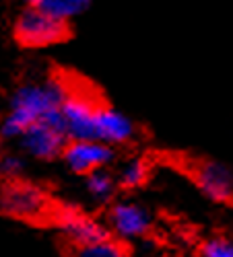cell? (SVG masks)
Listing matches in <instances>:
<instances>
[{
  "mask_svg": "<svg viewBox=\"0 0 233 257\" xmlns=\"http://www.w3.org/2000/svg\"><path fill=\"white\" fill-rule=\"evenodd\" d=\"M64 78H48L39 82H25L15 91L9 103V111L0 123L5 138H19L27 125L35 121H48L62 127L60 107L68 93Z\"/></svg>",
  "mask_w": 233,
  "mask_h": 257,
  "instance_id": "cell-1",
  "label": "cell"
},
{
  "mask_svg": "<svg viewBox=\"0 0 233 257\" xmlns=\"http://www.w3.org/2000/svg\"><path fill=\"white\" fill-rule=\"evenodd\" d=\"M0 212L15 220L44 222L52 216V206L39 187L13 179L0 187Z\"/></svg>",
  "mask_w": 233,
  "mask_h": 257,
  "instance_id": "cell-2",
  "label": "cell"
},
{
  "mask_svg": "<svg viewBox=\"0 0 233 257\" xmlns=\"http://www.w3.org/2000/svg\"><path fill=\"white\" fill-rule=\"evenodd\" d=\"M101 101L95 95L68 84V93L60 107L62 132L68 140H93L95 132V113Z\"/></svg>",
  "mask_w": 233,
  "mask_h": 257,
  "instance_id": "cell-3",
  "label": "cell"
},
{
  "mask_svg": "<svg viewBox=\"0 0 233 257\" xmlns=\"http://www.w3.org/2000/svg\"><path fill=\"white\" fill-rule=\"evenodd\" d=\"M17 39L23 46L29 48H46L60 44L62 39H66L68 35V25L62 21L46 15L41 9L33 7L21 15L17 21Z\"/></svg>",
  "mask_w": 233,
  "mask_h": 257,
  "instance_id": "cell-4",
  "label": "cell"
},
{
  "mask_svg": "<svg viewBox=\"0 0 233 257\" xmlns=\"http://www.w3.org/2000/svg\"><path fill=\"white\" fill-rule=\"evenodd\" d=\"M112 237L120 241H136L149 237L153 230V216L142 204L132 200L114 202L108 214Z\"/></svg>",
  "mask_w": 233,
  "mask_h": 257,
  "instance_id": "cell-5",
  "label": "cell"
},
{
  "mask_svg": "<svg viewBox=\"0 0 233 257\" xmlns=\"http://www.w3.org/2000/svg\"><path fill=\"white\" fill-rule=\"evenodd\" d=\"M114 157V148L97 140H68L60 155L64 167L74 175H89L97 169H108Z\"/></svg>",
  "mask_w": 233,
  "mask_h": 257,
  "instance_id": "cell-6",
  "label": "cell"
},
{
  "mask_svg": "<svg viewBox=\"0 0 233 257\" xmlns=\"http://www.w3.org/2000/svg\"><path fill=\"white\" fill-rule=\"evenodd\" d=\"M23 153L35 161H54L60 159L62 148L66 146L68 138L62 132V127L48 123V121H35L27 125L19 136Z\"/></svg>",
  "mask_w": 233,
  "mask_h": 257,
  "instance_id": "cell-7",
  "label": "cell"
},
{
  "mask_svg": "<svg viewBox=\"0 0 233 257\" xmlns=\"http://www.w3.org/2000/svg\"><path fill=\"white\" fill-rule=\"evenodd\" d=\"M192 177L198 189L217 204H229L233 198V173L225 163L198 161L192 165Z\"/></svg>",
  "mask_w": 233,
  "mask_h": 257,
  "instance_id": "cell-8",
  "label": "cell"
},
{
  "mask_svg": "<svg viewBox=\"0 0 233 257\" xmlns=\"http://www.w3.org/2000/svg\"><path fill=\"white\" fill-rule=\"evenodd\" d=\"M134 136H136V125L128 115H124L120 109L105 103L97 107L93 140L114 148V146L128 144L130 140H134Z\"/></svg>",
  "mask_w": 233,
  "mask_h": 257,
  "instance_id": "cell-9",
  "label": "cell"
},
{
  "mask_svg": "<svg viewBox=\"0 0 233 257\" xmlns=\"http://www.w3.org/2000/svg\"><path fill=\"white\" fill-rule=\"evenodd\" d=\"M54 222L60 228L64 243L79 245V243H91L97 239L108 237L110 230L99 220H95L89 214H83L76 210H62L54 214Z\"/></svg>",
  "mask_w": 233,
  "mask_h": 257,
  "instance_id": "cell-10",
  "label": "cell"
},
{
  "mask_svg": "<svg viewBox=\"0 0 233 257\" xmlns=\"http://www.w3.org/2000/svg\"><path fill=\"white\" fill-rule=\"evenodd\" d=\"M64 255L66 257H130V249L126 241H120L112 234L91 243H79L68 245L64 243Z\"/></svg>",
  "mask_w": 233,
  "mask_h": 257,
  "instance_id": "cell-11",
  "label": "cell"
},
{
  "mask_svg": "<svg viewBox=\"0 0 233 257\" xmlns=\"http://www.w3.org/2000/svg\"><path fill=\"white\" fill-rule=\"evenodd\" d=\"M85 187H87V194L95 204H110L114 200L116 194V175L110 173L108 169H97L93 173L85 175Z\"/></svg>",
  "mask_w": 233,
  "mask_h": 257,
  "instance_id": "cell-12",
  "label": "cell"
},
{
  "mask_svg": "<svg viewBox=\"0 0 233 257\" xmlns=\"http://www.w3.org/2000/svg\"><path fill=\"white\" fill-rule=\"evenodd\" d=\"M149 173H151L149 161L130 159L128 163H124L122 169L118 171L116 183L122 189H138V187H142L146 181H149Z\"/></svg>",
  "mask_w": 233,
  "mask_h": 257,
  "instance_id": "cell-13",
  "label": "cell"
},
{
  "mask_svg": "<svg viewBox=\"0 0 233 257\" xmlns=\"http://www.w3.org/2000/svg\"><path fill=\"white\" fill-rule=\"evenodd\" d=\"M89 3L91 0H39L37 9H41L46 15H50L58 21H62V23H68L70 19L87 11Z\"/></svg>",
  "mask_w": 233,
  "mask_h": 257,
  "instance_id": "cell-14",
  "label": "cell"
},
{
  "mask_svg": "<svg viewBox=\"0 0 233 257\" xmlns=\"http://www.w3.org/2000/svg\"><path fill=\"white\" fill-rule=\"evenodd\" d=\"M200 255L202 257H233V243L231 239L217 234L210 237L200 245Z\"/></svg>",
  "mask_w": 233,
  "mask_h": 257,
  "instance_id": "cell-15",
  "label": "cell"
},
{
  "mask_svg": "<svg viewBox=\"0 0 233 257\" xmlns=\"http://www.w3.org/2000/svg\"><path fill=\"white\" fill-rule=\"evenodd\" d=\"M23 169H25V161L19 155L0 157V175H3L5 179H9V181L19 179L21 175H23Z\"/></svg>",
  "mask_w": 233,
  "mask_h": 257,
  "instance_id": "cell-16",
  "label": "cell"
},
{
  "mask_svg": "<svg viewBox=\"0 0 233 257\" xmlns=\"http://www.w3.org/2000/svg\"><path fill=\"white\" fill-rule=\"evenodd\" d=\"M29 3H31L33 7H37V3H39V0H29Z\"/></svg>",
  "mask_w": 233,
  "mask_h": 257,
  "instance_id": "cell-17",
  "label": "cell"
}]
</instances>
